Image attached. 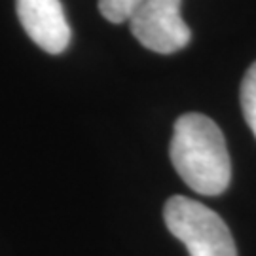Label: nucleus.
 Instances as JSON below:
<instances>
[{
  "label": "nucleus",
  "mask_w": 256,
  "mask_h": 256,
  "mask_svg": "<svg viewBox=\"0 0 256 256\" xmlns=\"http://www.w3.org/2000/svg\"><path fill=\"white\" fill-rule=\"evenodd\" d=\"M176 173L194 192L218 196L232 180L226 138L210 118L190 112L174 122L169 146Z\"/></svg>",
  "instance_id": "f257e3e1"
},
{
  "label": "nucleus",
  "mask_w": 256,
  "mask_h": 256,
  "mask_svg": "<svg viewBox=\"0 0 256 256\" xmlns=\"http://www.w3.org/2000/svg\"><path fill=\"white\" fill-rule=\"evenodd\" d=\"M167 230L180 239L190 256H238L226 222L203 203L173 196L164 207Z\"/></svg>",
  "instance_id": "f03ea898"
},
{
  "label": "nucleus",
  "mask_w": 256,
  "mask_h": 256,
  "mask_svg": "<svg viewBox=\"0 0 256 256\" xmlns=\"http://www.w3.org/2000/svg\"><path fill=\"white\" fill-rule=\"evenodd\" d=\"M182 0H144L129 19L133 36L156 54H174L188 46L192 32L180 16Z\"/></svg>",
  "instance_id": "7ed1b4c3"
},
{
  "label": "nucleus",
  "mask_w": 256,
  "mask_h": 256,
  "mask_svg": "<svg viewBox=\"0 0 256 256\" xmlns=\"http://www.w3.org/2000/svg\"><path fill=\"white\" fill-rule=\"evenodd\" d=\"M18 18L30 40L48 54H63L70 42V27L59 0H16Z\"/></svg>",
  "instance_id": "20e7f679"
},
{
  "label": "nucleus",
  "mask_w": 256,
  "mask_h": 256,
  "mask_svg": "<svg viewBox=\"0 0 256 256\" xmlns=\"http://www.w3.org/2000/svg\"><path fill=\"white\" fill-rule=\"evenodd\" d=\"M241 110L247 126L256 137V63L248 66L241 82Z\"/></svg>",
  "instance_id": "39448f33"
},
{
  "label": "nucleus",
  "mask_w": 256,
  "mask_h": 256,
  "mask_svg": "<svg viewBox=\"0 0 256 256\" xmlns=\"http://www.w3.org/2000/svg\"><path fill=\"white\" fill-rule=\"evenodd\" d=\"M142 2L144 0H99V10L110 23H124L133 18Z\"/></svg>",
  "instance_id": "423d86ee"
}]
</instances>
